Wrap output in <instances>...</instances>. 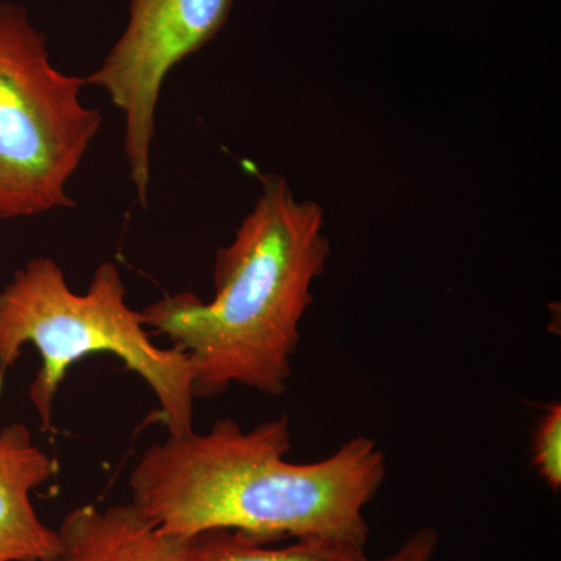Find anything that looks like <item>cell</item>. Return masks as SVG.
Masks as SVG:
<instances>
[{"label":"cell","mask_w":561,"mask_h":561,"mask_svg":"<svg viewBox=\"0 0 561 561\" xmlns=\"http://www.w3.org/2000/svg\"><path fill=\"white\" fill-rule=\"evenodd\" d=\"M55 561H191L190 538L158 527L131 504L80 505L57 529Z\"/></svg>","instance_id":"52a82bcc"},{"label":"cell","mask_w":561,"mask_h":561,"mask_svg":"<svg viewBox=\"0 0 561 561\" xmlns=\"http://www.w3.org/2000/svg\"><path fill=\"white\" fill-rule=\"evenodd\" d=\"M57 463L22 423L0 430V561H55L57 529L41 522L32 491L54 478Z\"/></svg>","instance_id":"8992f818"},{"label":"cell","mask_w":561,"mask_h":561,"mask_svg":"<svg viewBox=\"0 0 561 561\" xmlns=\"http://www.w3.org/2000/svg\"><path fill=\"white\" fill-rule=\"evenodd\" d=\"M191 561H371L365 546L337 538H297L271 548L232 530H209L190 538Z\"/></svg>","instance_id":"ba28073f"},{"label":"cell","mask_w":561,"mask_h":561,"mask_svg":"<svg viewBox=\"0 0 561 561\" xmlns=\"http://www.w3.org/2000/svg\"><path fill=\"white\" fill-rule=\"evenodd\" d=\"M127 301V287L114 262L95 268L84 294L70 289L58 262H25L0 291V391L7 371L32 345L41 368L28 398L44 430L54 420L55 398L73 364L92 354H111L136 373L160 402L157 419L169 435L194 431L195 390L190 356L161 348Z\"/></svg>","instance_id":"3957f363"},{"label":"cell","mask_w":561,"mask_h":561,"mask_svg":"<svg viewBox=\"0 0 561 561\" xmlns=\"http://www.w3.org/2000/svg\"><path fill=\"white\" fill-rule=\"evenodd\" d=\"M290 449L286 416L249 431L225 419L205 434L169 435L136 461L131 504L181 538L232 530L264 542L321 537L367 546L365 508L387 476L378 443L359 435L312 463H291Z\"/></svg>","instance_id":"6da1fadb"},{"label":"cell","mask_w":561,"mask_h":561,"mask_svg":"<svg viewBox=\"0 0 561 561\" xmlns=\"http://www.w3.org/2000/svg\"><path fill=\"white\" fill-rule=\"evenodd\" d=\"M323 227L319 203L297 201L283 176H262L253 209L216 253L214 297L181 291L140 311L147 328L190 356L195 397L231 386L286 393L312 283L330 260Z\"/></svg>","instance_id":"7a4b0ae2"},{"label":"cell","mask_w":561,"mask_h":561,"mask_svg":"<svg viewBox=\"0 0 561 561\" xmlns=\"http://www.w3.org/2000/svg\"><path fill=\"white\" fill-rule=\"evenodd\" d=\"M87 87L50 61L27 11L0 3V220L76 206L69 181L102 127Z\"/></svg>","instance_id":"277c9868"},{"label":"cell","mask_w":561,"mask_h":561,"mask_svg":"<svg viewBox=\"0 0 561 561\" xmlns=\"http://www.w3.org/2000/svg\"><path fill=\"white\" fill-rule=\"evenodd\" d=\"M438 541L440 537L437 530L432 527H420L389 556L371 561H432L437 552Z\"/></svg>","instance_id":"30bf717a"},{"label":"cell","mask_w":561,"mask_h":561,"mask_svg":"<svg viewBox=\"0 0 561 561\" xmlns=\"http://www.w3.org/2000/svg\"><path fill=\"white\" fill-rule=\"evenodd\" d=\"M531 467L546 485L561 490V405L552 402L541 413L531 437Z\"/></svg>","instance_id":"9c48e42d"},{"label":"cell","mask_w":561,"mask_h":561,"mask_svg":"<svg viewBox=\"0 0 561 561\" xmlns=\"http://www.w3.org/2000/svg\"><path fill=\"white\" fill-rule=\"evenodd\" d=\"M234 0H130L127 27L87 77L124 114V151L140 205H147L157 110L164 81L184 58L219 35Z\"/></svg>","instance_id":"5b68a950"}]
</instances>
